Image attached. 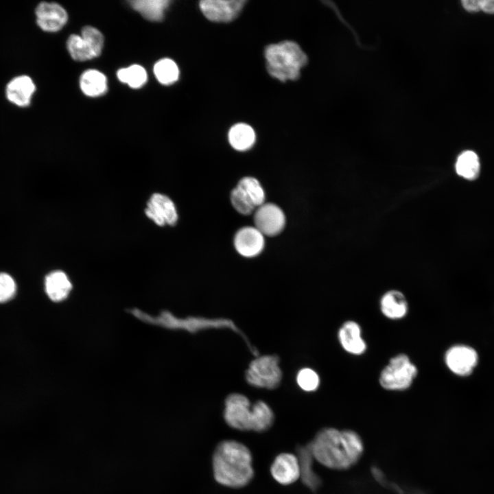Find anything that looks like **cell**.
Segmentation results:
<instances>
[{"mask_svg":"<svg viewBox=\"0 0 494 494\" xmlns=\"http://www.w3.org/2000/svg\"><path fill=\"white\" fill-rule=\"evenodd\" d=\"M309 446L314 460L337 471L355 465L364 451L362 439L357 432L333 427L320 430Z\"/></svg>","mask_w":494,"mask_h":494,"instance_id":"6da1fadb","label":"cell"},{"mask_svg":"<svg viewBox=\"0 0 494 494\" xmlns=\"http://www.w3.org/2000/svg\"><path fill=\"white\" fill-rule=\"evenodd\" d=\"M212 463L215 480L224 486L242 487L253 477L250 451L237 441L227 440L220 443L215 449Z\"/></svg>","mask_w":494,"mask_h":494,"instance_id":"7a4b0ae2","label":"cell"},{"mask_svg":"<svg viewBox=\"0 0 494 494\" xmlns=\"http://www.w3.org/2000/svg\"><path fill=\"white\" fill-rule=\"evenodd\" d=\"M264 56L268 73L281 82L298 79L301 69L307 62L305 53L291 40L268 45Z\"/></svg>","mask_w":494,"mask_h":494,"instance_id":"3957f363","label":"cell"},{"mask_svg":"<svg viewBox=\"0 0 494 494\" xmlns=\"http://www.w3.org/2000/svg\"><path fill=\"white\" fill-rule=\"evenodd\" d=\"M131 313L145 322L169 329H180L195 332L211 328H230L237 333H242L234 323L228 319H209L198 317L178 318L167 311L162 312L157 317H152L137 309H131Z\"/></svg>","mask_w":494,"mask_h":494,"instance_id":"277c9868","label":"cell"},{"mask_svg":"<svg viewBox=\"0 0 494 494\" xmlns=\"http://www.w3.org/2000/svg\"><path fill=\"white\" fill-rule=\"evenodd\" d=\"M418 374L416 366L405 353L392 357L379 377L380 386L387 390H404L409 388Z\"/></svg>","mask_w":494,"mask_h":494,"instance_id":"5b68a950","label":"cell"},{"mask_svg":"<svg viewBox=\"0 0 494 494\" xmlns=\"http://www.w3.org/2000/svg\"><path fill=\"white\" fill-rule=\"evenodd\" d=\"M279 357L275 355L258 357L252 360L246 373L248 383L253 386L274 389L282 379L279 366Z\"/></svg>","mask_w":494,"mask_h":494,"instance_id":"8992f818","label":"cell"},{"mask_svg":"<svg viewBox=\"0 0 494 494\" xmlns=\"http://www.w3.org/2000/svg\"><path fill=\"white\" fill-rule=\"evenodd\" d=\"M224 417L231 427L242 430H252V411L246 397L238 393L229 395L225 400Z\"/></svg>","mask_w":494,"mask_h":494,"instance_id":"52a82bcc","label":"cell"},{"mask_svg":"<svg viewBox=\"0 0 494 494\" xmlns=\"http://www.w3.org/2000/svg\"><path fill=\"white\" fill-rule=\"evenodd\" d=\"M255 227L263 235L274 236L280 233L285 225V216L282 209L273 203H264L254 213Z\"/></svg>","mask_w":494,"mask_h":494,"instance_id":"ba28073f","label":"cell"},{"mask_svg":"<svg viewBox=\"0 0 494 494\" xmlns=\"http://www.w3.org/2000/svg\"><path fill=\"white\" fill-rule=\"evenodd\" d=\"M478 355L472 347L456 344L445 353V362L447 368L459 376L470 375L478 364Z\"/></svg>","mask_w":494,"mask_h":494,"instance_id":"9c48e42d","label":"cell"},{"mask_svg":"<svg viewBox=\"0 0 494 494\" xmlns=\"http://www.w3.org/2000/svg\"><path fill=\"white\" fill-rule=\"evenodd\" d=\"M147 217L160 226H174L178 220V213L174 202L167 196L153 193L145 209Z\"/></svg>","mask_w":494,"mask_h":494,"instance_id":"30bf717a","label":"cell"},{"mask_svg":"<svg viewBox=\"0 0 494 494\" xmlns=\"http://www.w3.org/2000/svg\"><path fill=\"white\" fill-rule=\"evenodd\" d=\"M246 3L245 0H204L200 2L199 7L207 19L226 23L237 16Z\"/></svg>","mask_w":494,"mask_h":494,"instance_id":"8fae6325","label":"cell"},{"mask_svg":"<svg viewBox=\"0 0 494 494\" xmlns=\"http://www.w3.org/2000/svg\"><path fill=\"white\" fill-rule=\"evenodd\" d=\"M35 13L39 27L48 32L61 30L68 19L66 10L56 3L41 2L38 5Z\"/></svg>","mask_w":494,"mask_h":494,"instance_id":"7c38bea8","label":"cell"},{"mask_svg":"<svg viewBox=\"0 0 494 494\" xmlns=\"http://www.w3.org/2000/svg\"><path fill=\"white\" fill-rule=\"evenodd\" d=\"M264 244V235L252 226L242 228L234 237L236 250L245 257H254L258 255L263 250Z\"/></svg>","mask_w":494,"mask_h":494,"instance_id":"4fadbf2b","label":"cell"},{"mask_svg":"<svg viewBox=\"0 0 494 494\" xmlns=\"http://www.w3.org/2000/svg\"><path fill=\"white\" fill-rule=\"evenodd\" d=\"M274 479L281 484L288 485L300 478V466L297 456L283 453L278 455L271 465Z\"/></svg>","mask_w":494,"mask_h":494,"instance_id":"5bb4252c","label":"cell"},{"mask_svg":"<svg viewBox=\"0 0 494 494\" xmlns=\"http://www.w3.org/2000/svg\"><path fill=\"white\" fill-rule=\"evenodd\" d=\"M36 91L33 80L28 75H21L13 78L6 85L7 99L19 107L28 106Z\"/></svg>","mask_w":494,"mask_h":494,"instance_id":"9a60e30c","label":"cell"},{"mask_svg":"<svg viewBox=\"0 0 494 494\" xmlns=\"http://www.w3.org/2000/svg\"><path fill=\"white\" fill-rule=\"evenodd\" d=\"M338 337L342 349L351 355H360L366 350V343L362 336V329L355 321L344 322L338 330Z\"/></svg>","mask_w":494,"mask_h":494,"instance_id":"2e32d148","label":"cell"},{"mask_svg":"<svg viewBox=\"0 0 494 494\" xmlns=\"http://www.w3.org/2000/svg\"><path fill=\"white\" fill-rule=\"evenodd\" d=\"M381 314L388 319L398 320L408 314V303L406 297L399 290H390L385 292L379 301Z\"/></svg>","mask_w":494,"mask_h":494,"instance_id":"e0dca14e","label":"cell"},{"mask_svg":"<svg viewBox=\"0 0 494 494\" xmlns=\"http://www.w3.org/2000/svg\"><path fill=\"white\" fill-rule=\"evenodd\" d=\"M45 286L47 296L54 302L64 300L72 289V284L67 275L60 270H56L47 274L45 277Z\"/></svg>","mask_w":494,"mask_h":494,"instance_id":"ac0fdd59","label":"cell"},{"mask_svg":"<svg viewBox=\"0 0 494 494\" xmlns=\"http://www.w3.org/2000/svg\"><path fill=\"white\" fill-rule=\"evenodd\" d=\"M296 456L300 466V478L303 482L312 491L316 490L320 484V480L313 471L312 463L314 458L309 445L298 448Z\"/></svg>","mask_w":494,"mask_h":494,"instance_id":"d6986e66","label":"cell"},{"mask_svg":"<svg viewBox=\"0 0 494 494\" xmlns=\"http://www.w3.org/2000/svg\"><path fill=\"white\" fill-rule=\"evenodd\" d=\"M80 85L82 92L89 97L99 96L104 94L107 90L106 76L94 69L87 70L82 74Z\"/></svg>","mask_w":494,"mask_h":494,"instance_id":"ffe728a7","label":"cell"},{"mask_svg":"<svg viewBox=\"0 0 494 494\" xmlns=\"http://www.w3.org/2000/svg\"><path fill=\"white\" fill-rule=\"evenodd\" d=\"M455 169L458 176L469 180L476 179L480 172V163L478 154L472 150H465L458 156Z\"/></svg>","mask_w":494,"mask_h":494,"instance_id":"44dd1931","label":"cell"},{"mask_svg":"<svg viewBox=\"0 0 494 494\" xmlns=\"http://www.w3.org/2000/svg\"><path fill=\"white\" fill-rule=\"evenodd\" d=\"M231 145L236 150L246 151L255 141V134L251 126L246 124H237L231 127L228 134Z\"/></svg>","mask_w":494,"mask_h":494,"instance_id":"7402d4cb","label":"cell"},{"mask_svg":"<svg viewBox=\"0 0 494 494\" xmlns=\"http://www.w3.org/2000/svg\"><path fill=\"white\" fill-rule=\"evenodd\" d=\"M132 7L144 18L152 21H159L169 5L168 0H135L130 1Z\"/></svg>","mask_w":494,"mask_h":494,"instance_id":"603a6c76","label":"cell"},{"mask_svg":"<svg viewBox=\"0 0 494 494\" xmlns=\"http://www.w3.org/2000/svg\"><path fill=\"white\" fill-rule=\"evenodd\" d=\"M252 430L261 432L273 424L274 416L271 408L263 401H258L252 407Z\"/></svg>","mask_w":494,"mask_h":494,"instance_id":"cb8c5ba5","label":"cell"},{"mask_svg":"<svg viewBox=\"0 0 494 494\" xmlns=\"http://www.w3.org/2000/svg\"><path fill=\"white\" fill-rule=\"evenodd\" d=\"M154 73L158 81L165 85L174 83L179 76L176 64L169 58L158 60L154 67Z\"/></svg>","mask_w":494,"mask_h":494,"instance_id":"d4e9b609","label":"cell"},{"mask_svg":"<svg viewBox=\"0 0 494 494\" xmlns=\"http://www.w3.org/2000/svg\"><path fill=\"white\" fill-rule=\"evenodd\" d=\"M117 75L123 83L134 89L141 87L147 81V73L143 67L138 64L119 69Z\"/></svg>","mask_w":494,"mask_h":494,"instance_id":"484cf974","label":"cell"},{"mask_svg":"<svg viewBox=\"0 0 494 494\" xmlns=\"http://www.w3.org/2000/svg\"><path fill=\"white\" fill-rule=\"evenodd\" d=\"M237 187L246 194L257 208L264 204L265 192L256 178L244 177L238 183Z\"/></svg>","mask_w":494,"mask_h":494,"instance_id":"4316f807","label":"cell"},{"mask_svg":"<svg viewBox=\"0 0 494 494\" xmlns=\"http://www.w3.org/2000/svg\"><path fill=\"white\" fill-rule=\"evenodd\" d=\"M71 56L75 60L84 61L95 58L93 51L81 36L72 34L67 42Z\"/></svg>","mask_w":494,"mask_h":494,"instance_id":"83f0119b","label":"cell"},{"mask_svg":"<svg viewBox=\"0 0 494 494\" xmlns=\"http://www.w3.org/2000/svg\"><path fill=\"white\" fill-rule=\"evenodd\" d=\"M231 201L235 209L242 215H250L257 209L246 194L237 186L231 191Z\"/></svg>","mask_w":494,"mask_h":494,"instance_id":"f1b7e54d","label":"cell"},{"mask_svg":"<svg viewBox=\"0 0 494 494\" xmlns=\"http://www.w3.org/2000/svg\"><path fill=\"white\" fill-rule=\"evenodd\" d=\"M81 36L90 47L95 57L99 56L104 45V37L101 32L95 27L86 26L82 29Z\"/></svg>","mask_w":494,"mask_h":494,"instance_id":"f546056e","label":"cell"},{"mask_svg":"<svg viewBox=\"0 0 494 494\" xmlns=\"http://www.w3.org/2000/svg\"><path fill=\"white\" fill-rule=\"evenodd\" d=\"M296 381L300 388L307 392L316 390L320 384L318 375L309 368L301 369L297 375Z\"/></svg>","mask_w":494,"mask_h":494,"instance_id":"4dcf8cb0","label":"cell"},{"mask_svg":"<svg viewBox=\"0 0 494 494\" xmlns=\"http://www.w3.org/2000/svg\"><path fill=\"white\" fill-rule=\"evenodd\" d=\"M16 285L8 274L0 272V303L10 300L16 294Z\"/></svg>","mask_w":494,"mask_h":494,"instance_id":"1f68e13d","label":"cell"},{"mask_svg":"<svg viewBox=\"0 0 494 494\" xmlns=\"http://www.w3.org/2000/svg\"><path fill=\"white\" fill-rule=\"evenodd\" d=\"M464 8L469 12H478L480 10V0L462 1Z\"/></svg>","mask_w":494,"mask_h":494,"instance_id":"d6a6232c","label":"cell"},{"mask_svg":"<svg viewBox=\"0 0 494 494\" xmlns=\"http://www.w3.org/2000/svg\"><path fill=\"white\" fill-rule=\"evenodd\" d=\"M480 10L494 14V0H480Z\"/></svg>","mask_w":494,"mask_h":494,"instance_id":"836d02e7","label":"cell"}]
</instances>
